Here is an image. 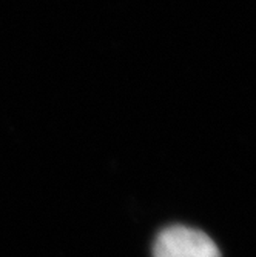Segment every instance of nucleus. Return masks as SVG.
<instances>
[{"instance_id":"f257e3e1","label":"nucleus","mask_w":256,"mask_h":257,"mask_svg":"<svg viewBox=\"0 0 256 257\" xmlns=\"http://www.w3.org/2000/svg\"><path fill=\"white\" fill-rule=\"evenodd\" d=\"M153 257H221V251L204 231L173 225L157 234Z\"/></svg>"}]
</instances>
